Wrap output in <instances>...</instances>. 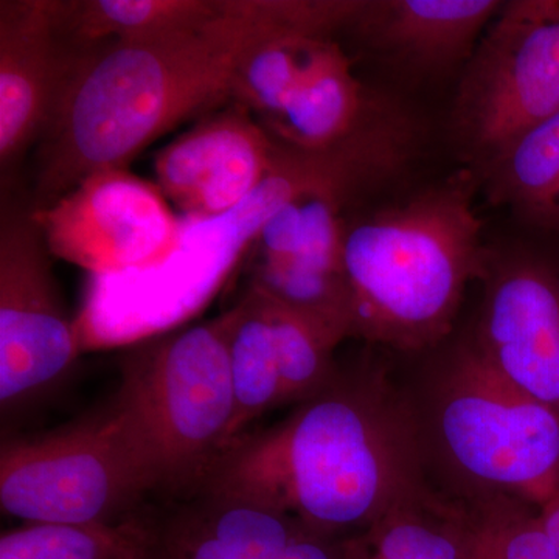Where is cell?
Wrapping results in <instances>:
<instances>
[{"label":"cell","instance_id":"obj_26","mask_svg":"<svg viewBox=\"0 0 559 559\" xmlns=\"http://www.w3.org/2000/svg\"><path fill=\"white\" fill-rule=\"evenodd\" d=\"M539 518L559 558V489L540 507Z\"/></svg>","mask_w":559,"mask_h":559},{"label":"cell","instance_id":"obj_22","mask_svg":"<svg viewBox=\"0 0 559 559\" xmlns=\"http://www.w3.org/2000/svg\"><path fill=\"white\" fill-rule=\"evenodd\" d=\"M330 33L289 28L261 39L242 58L235 79L234 103L272 123L288 105Z\"/></svg>","mask_w":559,"mask_h":559},{"label":"cell","instance_id":"obj_1","mask_svg":"<svg viewBox=\"0 0 559 559\" xmlns=\"http://www.w3.org/2000/svg\"><path fill=\"white\" fill-rule=\"evenodd\" d=\"M307 22L305 0H221L218 13L197 27L112 40L69 58L39 140L36 207L95 173L124 170L173 128L234 102L246 53Z\"/></svg>","mask_w":559,"mask_h":559},{"label":"cell","instance_id":"obj_2","mask_svg":"<svg viewBox=\"0 0 559 559\" xmlns=\"http://www.w3.org/2000/svg\"><path fill=\"white\" fill-rule=\"evenodd\" d=\"M412 476V444L378 393L331 378L274 428L221 457L201 495L253 500L325 536L378 524Z\"/></svg>","mask_w":559,"mask_h":559},{"label":"cell","instance_id":"obj_20","mask_svg":"<svg viewBox=\"0 0 559 559\" xmlns=\"http://www.w3.org/2000/svg\"><path fill=\"white\" fill-rule=\"evenodd\" d=\"M159 528L142 518L22 524L0 536V559H154Z\"/></svg>","mask_w":559,"mask_h":559},{"label":"cell","instance_id":"obj_17","mask_svg":"<svg viewBox=\"0 0 559 559\" xmlns=\"http://www.w3.org/2000/svg\"><path fill=\"white\" fill-rule=\"evenodd\" d=\"M480 178L491 200L528 229L559 238V110L514 140Z\"/></svg>","mask_w":559,"mask_h":559},{"label":"cell","instance_id":"obj_13","mask_svg":"<svg viewBox=\"0 0 559 559\" xmlns=\"http://www.w3.org/2000/svg\"><path fill=\"white\" fill-rule=\"evenodd\" d=\"M58 3H0V168L9 175L49 124L69 57L58 47Z\"/></svg>","mask_w":559,"mask_h":559},{"label":"cell","instance_id":"obj_25","mask_svg":"<svg viewBox=\"0 0 559 559\" xmlns=\"http://www.w3.org/2000/svg\"><path fill=\"white\" fill-rule=\"evenodd\" d=\"M337 536L319 535L299 527L278 559H358V554Z\"/></svg>","mask_w":559,"mask_h":559},{"label":"cell","instance_id":"obj_9","mask_svg":"<svg viewBox=\"0 0 559 559\" xmlns=\"http://www.w3.org/2000/svg\"><path fill=\"white\" fill-rule=\"evenodd\" d=\"M81 347L31 213H3L0 229V404L11 412L68 373Z\"/></svg>","mask_w":559,"mask_h":559},{"label":"cell","instance_id":"obj_21","mask_svg":"<svg viewBox=\"0 0 559 559\" xmlns=\"http://www.w3.org/2000/svg\"><path fill=\"white\" fill-rule=\"evenodd\" d=\"M218 2L209 0H83L58 3V33H70L83 46L150 38L212 20Z\"/></svg>","mask_w":559,"mask_h":559},{"label":"cell","instance_id":"obj_10","mask_svg":"<svg viewBox=\"0 0 559 559\" xmlns=\"http://www.w3.org/2000/svg\"><path fill=\"white\" fill-rule=\"evenodd\" d=\"M31 215L50 255L91 277L164 259L182 226L157 186L127 168L95 173Z\"/></svg>","mask_w":559,"mask_h":559},{"label":"cell","instance_id":"obj_3","mask_svg":"<svg viewBox=\"0 0 559 559\" xmlns=\"http://www.w3.org/2000/svg\"><path fill=\"white\" fill-rule=\"evenodd\" d=\"M474 180L473 171L457 173L403 204L347 223L342 259L353 334L417 349L451 330L466 286L487 267Z\"/></svg>","mask_w":559,"mask_h":559},{"label":"cell","instance_id":"obj_8","mask_svg":"<svg viewBox=\"0 0 559 559\" xmlns=\"http://www.w3.org/2000/svg\"><path fill=\"white\" fill-rule=\"evenodd\" d=\"M440 406L451 459L473 479L540 507L559 489V414L511 384L479 345L452 364Z\"/></svg>","mask_w":559,"mask_h":559},{"label":"cell","instance_id":"obj_12","mask_svg":"<svg viewBox=\"0 0 559 559\" xmlns=\"http://www.w3.org/2000/svg\"><path fill=\"white\" fill-rule=\"evenodd\" d=\"M277 139L234 105L157 153V189L182 218H215L240 205L274 165Z\"/></svg>","mask_w":559,"mask_h":559},{"label":"cell","instance_id":"obj_5","mask_svg":"<svg viewBox=\"0 0 559 559\" xmlns=\"http://www.w3.org/2000/svg\"><path fill=\"white\" fill-rule=\"evenodd\" d=\"M277 212L257 187L215 218H182L175 248L160 259L87 283L76 330L83 352L164 336L204 310Z\"/></svg>","mask_w":559,"mask_h":559},{"label":"cell","instance_id":"obj_7","mask_svg":"<svg viewBox=\"0 0 559 559\" xmlns=\"http://www.w3.org/2000/svg\"><path fill=\"white\" fill-rule=\"evenodd\" d=\"M559 110V0L506 2L466 64L451 116L460 157L479 175Z\"/></svg>","mask_w":559,"mask_h":559},{"label":"cell","instance_id":"obj_23","mask_svg":"<svg viewBox=\"0 0 559 559\" xmlns=\"http://www.w3.org/2000/svg\"><path fill=\"white\" fill-rule=\"evenodd\" d=\"M468 559H559L538 516L498 510L466 530Z\"/></svg>","mask_w":559,"mask_h":559},{"label":"cell","instance_id":"obj_27","mask_svg":"<svg viewBox=\"0 0 559 559\" xmlns=\"http://www.w3.org/2000/svg\"><path fill=\"white\" fill-rule=\"evenodd\" d=\"M154 559H157L156 557H154Z\"/></svg>","mask_w":559,"mask_h":559},{"label":"cell","instance_id":"obj_11","mask_svg":"<svg viewBox=\"0 0 559 559\" xmlns=\"http://www.w3.org/2000/svg\"><path fill=\"white\" fill-rule=\"evenodd\" d=\"M535 234V231H533ZM479 348L511 384L559 414V238L488 250Z\"/></svg>","mask_w":559,"mask_h":559},{"label":"cell","instance_id":"obj_28","mask_svg":"<svg viewBox=\"0 0 559 559\" xmlns=\"http://www.w3.org/2000/svg\"><path fill=\"white\" fill-rule=\"evenodd\" d=\"M370 559H374V558H370Z\"/></svg>","mask_w":559,"mask_h":559},{"label":"cell","instance_id":"obj_6","mask_svg":"<svg viewBox=\"0 0 559 559\" xmlns=\"http://www.w3.org/2000/svg\"><path fill=\"white\" fill-rule=\"evenodd\" d=\"M153 480L116 407L68 429L0 450V507L24 524H84L134 516Z\"/></svg>","mask_w":559,"mask_h":559},{"label":"cell","instance_id":"obj_16","mask_svg":"<svg viewBox=\"0 0 559 559\" xmlns=\"http://www.w3.org/2000/svg\"><path fill=\"white\" fill-rule=\"evenodd\" d=\"M300 524L234 496L202 495L159 528L157 559H278Z\"/></svg>","mask_w":559,"mask_h":559},{"label":"cell","instance_id":"obj_14","mask_svg":"<svg viewBox=\"0 0 559 559\" xmlns=\"http://www.w3.org/2000/svg\"><path fill=\"white\" fill-rule=\"evenodd\" d=\"M499 0H362L348 31L390 64L436 76L471 60Z\"/></svg>","mask_w":559,"mask_h":559},{"label":"cell","instance_id":"obj_4","mask_svg":"<svg viewBox=\"0 0 559 559\" xmlns=\"http://www.w3.org/2000/svg\"><path fill=\"white\" fill-rule=\"evenodd\" d=\"M227 312L146 341L124 360L112 406L154 491L201 492L229 447L235 401Z\"/></svg>","mask_w":559,"mask_h":559},{"label":"cell","instance_id":"obj_19","mask_svg":"<svg viewBox=\"0 0 559 559\" xmlns=\"http://www.w3.org/2000/svg\"><path fill=\"white\" fill-rule=\"evenodd\" d=\"M358 194L348 190L318 191L280 209L257 240L261 261L345 272L344 210Z\"/></svg>","mask_w":559,"mask_h":559},{"label":"cell","instance_id":"obj_18","mask_svg":"<svg viewBox=\"0 0 559 559\" xmlns=\"http://www.w3.org/2000/svg\"><path fill=\"white\" fill-rule=\"evenodd\" d=\"M229 318V364L235 414L229 447L246 436L245 430L261 415L286 403L282 369L270 301L250 286L245 297L227 311Z\"/></svg>","mask_w":559,"mask_h":559},{"label":"cell","instance_id":"obj_15","mask_svg":"<svg viewBox=\"0 0 559 559\" xmlns=\"http://www.w3.org/2000/svg\"><path fill=\"white\" fill-rule=\"evenodd\" d=\"M336 39L320 49L271 134L301 150H329L401 112L367 90Z\"/></svg>","mask_w":559,"mask_h":559},{"label":"cell","instance_id":"obj_24","mask_svg":"<svg viewBox=\"0 0 559 559\" xmlns=\"http://www.w3.org/2000/svg\"><path fill=\"white\" fill-rule=\"evenodd\" d=\"M373 533L374 559H468L465 532L433 527L390 513Z\"/></svg>","mask_w":559,"mask_h":559}]
</instances>
